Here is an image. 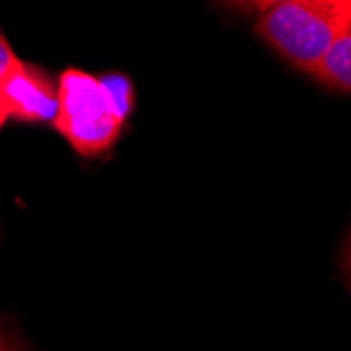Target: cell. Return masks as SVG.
<instances>
[{
    "label": "cell",
    "instance_id": "3",
    "mask_svg": "<svg viewBox=\"0 0 351 351\" xmlns=\"http://www.w3.org/2000/svg\"><path fill=\"white\" fill-rule=\"evenodd\" d=\"M0 106L7 120L53 124L59 108V86L47 70L19 61L0 88Z\"/></svg>",
    "mask_w": 351,
    "mask_h": 351
},
{
    "label": "cell",
    "instance_id": "2",
    "mask_svg": "<svg viewBox=\"0 0 351 351\" xmlns=\"http://www.w3.org/2000/svg\"><path fill=\"white\" fill-rule=\"evenodd\" d=\"M59 108L55 129L84 158L108 152L122 133V120L110 104L99 78L88 72L68 68L59 80Z\"/></svg>",
    "mask_w": 351,
    "mask_h": 351
},
{
    "label": "cell",
    "instance_id": "1",
    "mask_svg": "<svg viewBox=\"0 0 351 351\" xmlns=\"http://www.w3.org/2000/svg\"><path fill=\"white\" fill-rule=\"evenodd\" d=\"M351 29V0H282L261 5L254 32L305 74L320 68Z\"/></svg>",
    "mask_w": 351,
    "mask_h": 351
},
{
    "label": "cell",
    "instance_id": "8",
    "mask_svg": "<svg viewBox=\"0 0 351 351\" xmlns=\"http://www.w3.org/2000/svg\"><path fill=\"white\" fill-rule=\"evenodd\" d=\"M0 351H23V349L5 328H0Z\"/></svg>",
    "mask_w": 351,
    "mask_h": 351
},
{
    "label": "cell",
    "instance_id": "7",
    "mask_svg": "<svg viewBox=\"0 0 351 351\" xmlns=\"http://www.w3.org/2000/svg\"><path fill=\"white\" fill-rule=\"evenodd\" d=\"M343 274H345V280L351 289V232L347 236V242H345V248H343Z\"/></svg>",
    "mask_w": 351,
    "mask_h": 351
},
{
    "label": "cell",
    "instance_id": "5",
    "mask_svg": "<svg viewBox=\"0 0 351 351\" xmlns=\"http://www.w3.org/2000/svg\"><path fill=\"white\" fill-rule=\"evenodd\" d=\"M99 80H101V84H104V88L108 93L110 104L116 110V114L122 120H126V118H129V114L133 112V97H135L133 82L124 74H118V72L106 74Z\"/></svg>",
    "mask_w": 351,
    "mask_h": 351
},
{
    "label": "cell",
    "instance_id": "4",
    "mask_svg": "<svg viewBox=\"0 0 351 351\" xmlns=\"http://www.w3.org/2000/svg\"><path fill=\"white\" fill-rule=\"evenodd\" d=\"M313 78L326 88L351 93V29L332 47L320 68L313 72Z\"/></svg>",
    "mask_w": 351,
    "mask_h": 351
},
{
    "label": "cell",
    "instance_id": "6",
    "mask_svg": "<svg viewBox=\"0 0 351 351\" xmlns=\"http://www.w3.org/2000/svg\"><path fill=\"white\" fill-rule=\"evenodd\" d=\"M21 59L13 53L9 40L5 38V34L0 32V88H3V82L7 80V76L11 74V70L17 66ZM7 124V116L3 112V106H0V129Z\"/></svg>",
    "mask_w": 351,
    "mask_h": 351
}]
</instances>
